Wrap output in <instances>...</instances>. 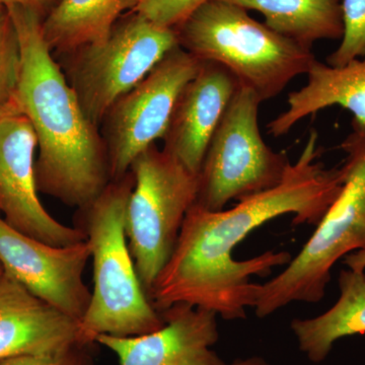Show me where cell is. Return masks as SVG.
Returning <instances> with one entry per match:
<instances>
[{"label": "cell", "mask_w": 365, "mask_h": 365, "mask_svg": "<svg viewBox=\"0 0 365 365\" xmlns=\"http://www.w3.org/2000/svg\"><path fill=\"white\" fill-rule=\"evenodd\" d=\"M318 133L312 131L302 155L290 163L278 186L250 197L227 210L209 211L194 204L182 222L172 256L158 274L148 297L162 312L186 302L212 311L225 321L247 318L261 284L273 268L292 261L288 252L267 251L237 261L232 252L256 228L279 216L294 215L292 225H317L339 197L342 168L319 162Z\"/></svg>", "instance_id": "6da1fadb"}, {"label": "cell", "mask_w": 365, "mask_h": 365, "mask_svg": "<svg viewBox=\"0 0 365 365\" xmlns=\"http://www.w3.org/2000/svg\"><path fill=\"white\" fill-rule=\"evenodd\" d=\"M6 9L20 45L16 106L37 138L38 191L69 207H85L112 181L100 129L86 116L46 43L44 16L26 7Z\"/></svg>", "instance_id": "7a4b0ae2"}, {"label": "cell", "mask_w": 365, "mask_h": 365, "mask_svg": "<svg viewBox=\"0 0 365 365\" xmlns=\"http://www.w3.org/2000/svg\"><path fill=\"white\" fill-rule=\"evenodd\" d=\"M133 187L130 170L76 212L74 227L86 235L93 259L90 306L79 323L86 345L100 335L133 337L165 325L141 284L127 242L125 215Z\"/></svg>", "instance_id": "3957f363"}, {"label": "cell", "mask_w": 365, "mask_h": 365, "mask_svg": "<svg viewBox=\"0 0 365 365\" xmlns=\"http://www.w3.org/2000/svg\"><path fill=\"white\" fill-rule=\"evenodd\" d=\"M175 31L185 51L200 61L227 67L262 102L280 95L317 59L312 49L274 32L247 9L225 0H208Z\"/></svg>", "instance_id": "277c9868"}, {"label": "cell", "mask_w": 365, "mask_h": 365, "mask_svg": "<svg viewBox=\"0 0 365 365\" xmlns=\"http://www.w3.org/2000/svg\"><path fill=\"white\" fill-rule=\"evenodd\" d=\"M340 148L346 155L342 191L287 268L261 284L254 307L258 318L292 302H321L334 265L352 252L365 251V134L352 131Z\"/></svg>", "instance_id": "5b68a950"}, {"label": "cell", "mask_w": 365, "mask_h": 365, "mask_svg": "<svg viewBox=\"0 0 365 365\" xmlns=\"http://www.w3.org/2000/svg\"><path fill=\"white\" fill-rule=\"evenodd\" d=\"M130 170L134 187L127 204L125 232L148 295L174 252L187 213L196 202L199 175L155 144L133 160Z\"/></svg>", "instance_id": "8992f818"}, {"label": "cell", "mask_w": 365, "mask_h": 365, "mask_svg": "<svg viewBox=\"0 0 365 365\" xmlns=\"http://www.w3.org/2000/svg\"><path fill=\"white\" fill-rule=\"evenodd\" d=\"M178 45L175 29L131 11L100 42L61 55V68L86 116L100 129L112 106Z\"/></svg>", "instance_id": "52a82bcc"}, {"label": "cell", "mask_w": 365, "mask_h": 365, "mask_svg": "<svg viewBox=\"0 0 365 365\" xmlns=\"http://www.w3.org/2000/svg\"><path fill=\"white\" fill-rule=\"evenodd\" d=\"M262 101L240 86L209 143L200 172L197 205L220 211L278 186L290 163L264 141L259 127Z\"/></svg>", "instance_id": "ba28073f"}, {"label": "cell", "mask_w": 365, "mask_h": 365, "mask_svg": "<svg viewBox=\"0 0 365 365\" xmlns=\"http://www.w3.org/2000/svg\"><path fill=\"white\" fill-rule=\"evenodd\" d=\"M201 64L178 45L112 106L100 127L112 181L130 172L133 160L163 138L180 93Z\"/></svg>", "instance_id": "9c48e42d"}, {"label": "cell", "mask_w": 365, "mask_h": 365, "mask_svg": "<svg viewBox=\"0 0 365 365\" xmlns=\"http://www.w3.org/2000/svg\"><path fill=\"white\" fill-rule=\"evenodd\" d=\"M91 257L88 241L52 246L14 230L0 216V263L4 272L78 323L91 302V292L83 280Z\"/></svg>", "instance_id": "30bf717a"}, {"label": "cell", "mask_w": 365, "mask_h": 365, "mask_svg": "<svg viewBox=\"0 0 365 365\" xmlns=\"http://www.w3.org/2000/svg\"><path fill=\"white\" fill-rule=\"evenodd\" d=\"M37 138L21 112L0 115V212L7 225L48 245L71 246L86 241L76 227L53 217L39 198L35 173Z\"/></svg>", "instance_id": "8fae6325"}, {"label": "cell", "mask_w": 365, "mask_h": 365, "mask_svg": "<svg viewBox=\"0 0 365 365\" xmlns=\"http://www.w3.org/2000/svg\"><path fill=\"white\" fill-rule=\"evenodd\" d=\"M165 325L133 337L100 335L96 343L116 355L119 365H222L213 350L220 340L217 314L186 302L160 312Z\"/></svg>", "instance_id": "7c38bea8"}, {"label": "cell", "mask_w": 365, "mask_h": 365, "mask_svg": "<svg viewBox=\"0 0 365 365\" xmlns=\"http://www.w3.org/2000/svg\"><path fill=\"white\" fill-rule=\"evenodd\" d=\"M240 86L227 67L202 61L178 98L163 150L199 175L209 143Z\"/></svg>", "instance_id": "4fadbf2b"}, {"label": "cell", "mask_w": 365, "mask_h": 365, "mask_svg": "<svg viewBox=\"0 0 365 365\" xmlns=\"http://www.w3.org/2000/svg\"><path fill=\"white\" fill-rule=\"evenodd\" d=\"M86 346L79 323L4 272L0 280V360L53 355Z\"/></svg>", "instance_id": "5bb4252c"}, {"label": "cell", "mask_w": 365, "mask_h": 365, "mask_svg": "<svg viewBox=\"0 0 365 365\" xmlns=\"http://www.w3.org/2000/svg\"><path fill=\"white\" fill-rule=\"evenodd\" d=\"M307 76V85L288 95L287 109L267 124L269 134L285 135L304 118L334 106L351 113L352 131L365 134V58L343 66L316 59Z\"/></svg>", "instance_id": "9a60e30c"}, {"label": "cell", "mask_w": 365, "mask_h": 365, "mask_svg": "<svg viewBox=\"0 0 365 365\" xmlns=\"http://www.w3.org/2000/svg\"><path fill=\"white\" fill-rule=\"evenodd\" d=\"M340 297L325 313L290 324L300 351L313 364H321L342 338L365 334V272L341 270Z\"/></svg>", "instance_id": "2e32d148"}, {"label": "cell", "mask_w": 365, "mask_h": 365, "mask_svg": "<svg viewBox=\"0 0 365 365\" xmlns=\"http://www.w3.org/2000/svg\"><path fill=\"white\" fill-rule=\"evenodd\" d=\"M140 0H56L43 19V36L53 55L100 42Z\"/></svg>", "instance_id": "e0dca14e"}, {"label": "cell", "mask_w": 365, "mask_h": 365, "mask_svg": "<svg viewBox=\"0 0 365 365\" xmlns=\"http://www.w3.org/2000/svg\"><path fill=\"white\" fill-rule=\"evenodd\" d=\"M260 13L265 25L312 49L321 40H341L343 36L340 0H225Z\"/></svg>", "instance_id": "ac0fdd59"}, {"label": "cell", "mask_w": 365, "mask_h": 365, "mask_svg": "<svg viewBox=\"0 0 365 365\" xmlns=\"http://www.w3.org/2000/svg\"><path fill=\"white\" fill-rule=\"evenodd\" d=\"M20 68V45L16 29L6 7L0 6V115L19 111L16 91Z\"/></svg>", "instance_id": "d6986e66"}, {"label": "cell", "mask_w": 365, "mask_h": 365, "mask_svg": "<svg viewBox=\"0 0 365 365\" xmlns=\"http://www.w3.org/2000/svg\"><path fill=\"white\" fill-rule=\"evenodd\" d=\"M343 36L339 47L327 57V64L343 66L365 58V0H342Z\"/></svg>", "instance_id": "ffe728a7"}, {"label": "cell", "mask_w": 365, "mask_h": 365, "mask_svg": "<svg viewBox=\"0 0 365 365\" xmlns=\"http://www.w3.org/2000/svg\"><path fill=\"white\" fill-rule=\"evenodd\" d=\"M208 0H140L133 9L148 21L165 28L176 29Z\"/></svg>", "instance_id": "44dd1931"}, {"label": "cell", "mask_w": 365, "mask_h": 365, "mask_svg": "<svg viewBox=\"0 0 365 365\" xmlns=\"http://www.w3.org/2000/svg\"><path fill=\"white\" fill-rule=\"evenodd\" d=\"M91 346H78L58 354L11 357L0 360V365H95L91 354Z\"/></svg>", "instance_id": "7402d4cb"}, {"label": "cell", "mask_w": 365, "mask_h": 365, "mask_svg": "<svg viewBox=\"0 0 365 365\" xmlns=\"http://www.w3.org/2000/svg\"><path fill=\"white\" fill-rule=\"evenodd\" d=\"M55 2L56 0H0V6L26 7L38 11L43 16L46 11H49Z\"/></svg>", "instance_id": "603a6c76"}, {"label": "cell", "mask_w": 365, "mask_h": 365, "mask_svg": "<svg viewBox=\"0 0 365 365\" xmlns=\"http://www.w3.org/2000/svg\"><path fill=\"white\" fill-rule=\"evenodd\" d=\"M344 264L352 270H365V251H357L345 257Z\"/></svg>", "instance_id": "cb8c5ba5"}, {"label": "cell", "mask_w": 365, "mask_h": 365, "mask_svg": "<svg viewBox=\"0 0 365 365\" xmlns=\"http://www.w3.org/2000/svg\"><path fill=\"white\" fill-rule=\"evenodd\" d=\"M222 365H273L264 357L259 355H253V356L245 357V359H235L230 364H223Z\"/></svg>", "instance_id": "d4e9b609"}, {"label": "cell", "mask_w": 365, "mask_h": 365, "mask_svg": "<svg viewBox=\"0 0 365 365\" xmlns=\"http://www.w3.org/2000/svg\"><path fill=\"white\" fill-rule=\"evenodd\" d=\"M4 266H2V264L0 263V280H1V278L4 277Z\"/></svg>", "instance_id": "484cf974"}, {"label": "cell", "mask_w": 365, "mask_h": 365, "mask_svg": "<svg viewBox=\"0 0 365 365\" xmlns=\"http://www.w3.org/2000/svg\"></svg>", "instance_id": "4316f807"}]
</instances>
